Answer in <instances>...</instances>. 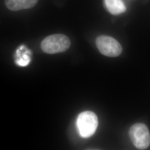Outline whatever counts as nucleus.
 <instances>
[{"label": "nucleus", "instance_id": "obj_1", "mask_svg": "<svg viewBox=\"0 0 150 150\" xmlns=\"http://www.w3.org/2000/svg\"><path fill=\"white\" fill-rule=\"evenodd\" d=\"M71 46L69 38L63 34H54L45 38L41 43L44 52L55 54L66 51Z\"/></svg>", "mask_w": 150, "mask_h": 150}, {"label": "nucleus", "instance_id": "obj_2", "mask_svg": "<svg viewBox=\"0 0 150 150\" xmlns=\"http://www.w3.org/2000/svg\"><path fill=\"white\" fill-rule=\"evenodd\" d=\"M130 139L134 146L139 150L146 149L150 144V134L147 127L144 123H136L129 131Z\"/></svg>", "mask_w": 150, "mask_h": 150}, {"label": "nucleus", "instance_id": "obj_3", "mask_svg": "<svg viewBox=\"0 0 150 150\" xmlns=\"http://www.w3.org/2000/svg\"><path fill=\"white\" fill-rule=\"evenodd\" d=\"M77 125L80 134L83 137H90L95 133L97 127V117L93 112H83L77 117Z\"/></svg>", "mask_w": 150, "mask_h": 150}, {"label": "nucleus", "instance_id": "obj_4", "mask_svg": "<svg viewBox=\"0 0 150 150\" xmlns=\"http://www.w3.org/2000/svg\"><path fill=\"white\" fill-rule=\"evenodd\" d=\"M96 44L100 53L108 57H117L122 53L121 45L112 37L100 36L97 38Z\"/></svg>", "mask_w": 150, "mask_h": 150}, {"label": "nucleus", "instance_id": "obj_5", "mask_svg": "<svg viewBox=\"0 0 150 150\" xmlns=\"http://www.w3.org/2000/svg\"><path fill=\"white\" fill-rule=\"evenodd\" d=\"M38 0H5L6 7L13 11L29 9L38 4Z\"/></svg>", "mask_w": 150, "mask_h": 150}, {"label": "nucleus", "instance_id": "obj_6", "mask_svg": "<svg viewBox=\"0 0 150 150\" xmlns=\"http://www.w3.org/2000/svg\"><path fill=\"white\" fill-rule=\"evenodd\" d=\"M104 3L108 11L114 15L121 14L126 10L122 0H104Z\"/></svg>", "mask_w": 150, "mask_h": 150}]
</instances>
